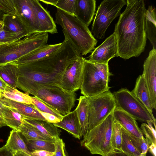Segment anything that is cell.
I'll return each mask as SVG.
<instances>
[{"instance_id":"1","label":"cell","mask_w":156,"mask_h":156,"mask_svg":"<svg viewBox=\"0 0 156 156\" xmlns=\"http://www.w3.org/2000/svg\"><path fill=\"white\" fill-rule=\"evenodd\" d=\"M127 6L115 24L114 32L118 56L127 59L143 52L147 38L144 29L146 10L143 0H127Z\"/></svg>"},{"instance_id":"2","label":"cell","mask_w":156,"mask_h":156,"mask_svg":"<svg viewBox=\"0 0 156 156\" xmlns=\"http://www.w3.org/2000/svg\"><path fill=\"white\" fill-rule=\"evenodd\" d=\"M80 56L69 42L64 40L59 48L46 57L30 63L18 65L19 76L38 84L61 86L65 69Z\"/></svg>"},{"instance_id":"3","label":"cell","mask_w":156,"mask_h":156,"mask_svg":"<svg viewBox=\"0 0 156 156\" xmlns=\"http://www.w3.org/2000/svg\"><path fill=\"white\" fill-rule=\"evenodd\" d=\"M18 88L33 95L63 116L75 106V92H67L58 85L38 84L19 76Z\"/></svg>"},{"instance_id":"4","label":"cell","mask_w":156,"mask_h":156,"mask_svg":"<svg viewBox=\"0 0 156 156\" xmlns=\"http://www.w3.org/2000/svg\"><path fill=\"white\" fill-rule=\"evenodd\" d=\"M55 23L62 28L64 40L80 55H86L94 50L97 41L88 27L75 16L57 9Z\"/></svg>"},{"instance_id":"5","label":"cell","mask_w":156,"mask_h":156,"mask_svg":"<svg viewBox=\"0 0 156 156\" xmlns=\"http://www.w3.org/2000/svg\"><path fill=\"white\" fill-rule=\"evenodd\" d=\"M83 61L81 94L90 97L109 90L108 84L112 74L109 72L108 63L93 62L84 58Z\"/></svg>"},{"instance_id":"6","label":"cell","mask_w":156,"mask_h":156,"mask_svg":"<svg viewBox=\"0 0 156 156\" xmlns=\"http://www.w3.org/2000/svg\"><path fill=\"white\" fill-rule=\"evenodd\" d=\"M48 35L37 32L0 45V66L15 62L34 50L46 44Z\"/></svg>"},{"instance_id":"7","label":"cell","mask_w":156,"mask_h":156,"mask_svg":"<svg viewBox=\"0 0 156 156\" xmlns=\"http://www.w3.org/2000/svg\"><path fill=\"white\" fill-rule=\"evenodd\" d=\"M113 112L88 132L81 141V146L87 148L92 154L106 156L114 151L111 141L114 121Z\"/></svg>"},{"instance_id":"8","label":"cell","mask_w":156,"mask_h":156,"mask_svg":"<svg viewBox=\"0 0 156 156\" xmlns=\"http://www.w3.org/2000/svg\"><path fill=\"white\" fill-rule=\"evenodd\" d=\"M127 3L126 0H105L101 2L96 12L91 27L93 36L101 39L112 21L120 16L122 7Z\"/></svg>"},{"instance_id":"9","label":"cell","mask_w":156,"mask_h":156,"mask_svg":"<svg viewBox=\"0 0 156 156\" xmlns=\"http://www.w3.org/2000/svg\"><path fill=\"white\" fill-rule=\"evenodd\" d=\"M116 107L124 111L136 120L152 123L156 129V119L145 105L127 89L121 88L113 93Z\"/></svg>"},{"instance_id":"10","label":"cell","mask_w":156,"mask_h":156,"mask_svg":"<svg viewBox=\"0 0 156 156\" xmlns=\"http://www.w3.org/2000/svg\"><path fill=\"white\" fill-rule=\"evenodd\" d=\"M88 98V132L112 112L116 105L113 94L109 90L98 95Z\"/></svg>"},{"instance_id":"11","label":"cell","mask_w":156,"mask_h":156,"mask_svg":"<svg viewBox=\"0 0 156 156\" xmlns=\"http://www.w3.org/2000/svg\"><path fill=\"white\" fill-rule=\"evenodd\" d=\"M83 58L78 56L66 67L63 74L61 86L67 92H75L80 89L83 78Z\"/></svg>"},{"instance_id":"12","label":"cell","mask_w":156,"mask_h":156,"mask_svg":"<svg viewBox=\"0 0 156 156\" xmlns=\"http://www.w3.org/2000/svg\"><path fill=\"white\" fill-rule=\"evenodd\" d=\"M16 15L30 34L39 32L34 0H14Z\"/></svg>"},{"instance_id":"13","label":"cell","mask_w":156,"mask_h":156,"mask_svg":"<svg viewBox=\"0 0 156 156\" xmlns=\"http://www.w3.org/2000/svg\"><path fill=\"white\" fill-rule=\"evenodd\" d=\"M142 75L146 85L152 108L156 109V49L153 48L143 64Z\"/></svg>"},{"instance_id":"14","label":"cell","mask_w":156,"mask_h":156,"mask_svg":"<svg viewBox=\"0 0 156 156\" xmlns=\"http://www.w3.org/2000/svg\"><path fill=\"white\" fill-rule=\"evenodd\" d=\"M118 56L117 41L113 32L101 45L95 48L89 56L88 60L93 62L106 63L111 59Z\"/></svg>"},{"instance_id":"15","label":"cell","mask_w":156,"mask_h":156,"mask_svg":"<svg viewBox=\"0 0 156 156\" xmlns=\"http://www.w3.org/2000/svg\"><path fill=\"white\" fill-rule=\"evenodd\" d=\"M113 114L114 120L129 133L138 138L144 137L136 120L131 116L117 107L114 109Z\"/></svg>"},{"instance_id":"16","label":"cell","mask_w":156,"mask_h":156,"mask_svg":"<svg viewBox=\"0 0 156 156\" xmlns=\"http://www.w3.org/2000/svg\"><path fill=\"white\" fill-rule=\"evenodd\" d=\"M39 32L53 34L58 32L56 25L49 12L45 9L39 2L34 0Z\"/></svg>"},{"instance_id":"17","label":"cell","mask_w":156,"mask_h":156,"mask_svg":"<svg viewBox=\"0 0 156 156\" xmlns=\"http://www.w3.org/2000/svg\"><path fill=\"white\" fill-rule=\"evenodd\" d=\"M0 101L3 105L15 109L25 119L47 121L32 105L16 102L2 96L0 97Z\"/></svg>"},{"instance_id":"18","label":"cell","mask_w":156,"mask_h":156,"mask_svg":"<svg viewBox=\"0 0 156 156\" xmlns=\"http://www.w3.org/2000/svg\"><path fill=\"white\" fill-rule=\"evenodd\" d=\"M95 0H77L75 16L88 27L95 13Z\"/></svg>"},{"instance_id":"19","label":"cell","mask_w":156,"mask_h":156,"mask_svg":"<svg viewBox=\"0 0 156 156\" xmlns=\"http://www.w3.org/2000/svg\"><path fill=\"white\" fill-rule=\"evenodd\" d=\"M53 124L58 128L66 130L79 140L83 136L80 123L75 109L63 116L60 121Z\"/></svg>"},{"instance_id":"20","label":"cell","mask_w":156,"mask_h":156,"mask_svg":"<svg viewBox=\"0 0 156 156\" xmlns=\"http://www.w3.org/2000/svg\"><path fill=\"white\" fill-rule=\"evenodd\" d=\"M62 42L55 44H46L34 50L15 62L17 65L30 63L44 58L59 48Z\"/></svg>"},{"instance_id":"21","label":"cell","mask_w":156,"mask_h":156,"mask_svg":"<svg viewBox=\"0 0 156 156\" xmlns=\"http://www.w3.org/2000/svg\"><path fill=\"white\" fill-rule=\"evenodd\" d=\"M156 9L152 5L146 9L144 15V29L146 38L150 41L153 48L156 49Z\"/></svg>"},{"instance_id":"22","label":"cell","mask_w":156,"mask_h":156,"mask_svg":"<svg viewBox=\"0 0 156 156\" xmlns=\"http://www.w3.org/2000/svg\"><path fill=\"white\" fill-rule=\"evenodd\" d=\"M131 91L145 105L151 116L154 117L147 89L142 75H139L136 79L135 87Z\"/></svg>"},{"instance_id":"23","label":"cell","mask_w":156,"mask_h":156,"mask_svg":"<svg viewBox=\"0 0 156 156\" xmlns=\"http://www.w3.org/2000/svg\"><path fill=\"white\" fill-rule=\"evenodd\" d=\"M0 76L7 85L18 88L19 68L18 65L14 62L0 66Z\"/></svg>"},{"instance_id":"24","label":"cell","mask_w":156,"mask_h":156,"mask_svg":"<svg viewBox=\"0 0 156 156\" xmlns=\"http://www.w3.org/2000/svg\"><path fill=\"white\" fill-rule=\"evenodd\" d=\"M78 103L76 111L83 136L88 132L89 125V101L88 98L80 96L78 99Z\"/></svg>"},{"instance_id":"25","label":"cell","mask_w":156,"mask_h":156,"mask_svg":"<svg viewBox=\"0 0 156 156\" xmlns=\"http://www.w3.org/2000/svg\"><path fill=\"white\" fill-rule=\"evenodd\" d=\"M24 120L44 135L55 139L59 137L60 130L53 123L46 121L27 119Z\"/></svg>"},{"instance_id":"26","label":"cell","mask_w":156,"mask_h":156,"mask_svg":"<svg viewBox=\"0 0 156 156\" xmlns=\"http://www.w3.org/2000/svg\"><path fill=\"white\" fill-rule=\"evenodd\" d=\"M5 145L12 154L16 151H21L32 156L31 151L28 148L18 130L12 129L11 131Z\"/></svg>"},{"instance_id":"27","label":"cell","mask_w":156,"mask_h":156,"mask_svg":"<svg viewBox=\"0 0 156 156\" xmlns=\"http://www.w3.org/2000/svg\"><path fill=\"white\" fill-rule=\"evenodd\" d=\"M2 117L5 120L6 126L18 131L22 124L24 118L15 109L4 105Z\"/></svg>"},{"instance_id":"28","label":"cell","mask_w":156,"mask_h":156,"mask_svg":"<svg viewBox=\"0 0 156 156\" xmlns=\"http://www.w3.org/2000/svg\"><path fill=\"white\" fill-rule=\"evenodd\" d=\"M0 96L16 102L28 105H32L31 96L28 94L20 92L16 88L8 85L4 90L0 93Z\"/></svg>"},{"instance_id":"29","label":"cell","mask_w":156,"mask_h":156,"mask_svg":"<svg viewBox=\"0 0 156 156\" xmlns=\"http://www.w3.org/2000/svg\"><path fill=\"white\" fill-rule=\"evenodd\" d=\"M2 21L3 29L5 30L15 33L30 35L16 15H4Z\"/></svg>"},{"instance_id":"30","label":"cell","mask_w":156,"mask_h":156,"mask_svg":"<svg viewBox=\"0 0 156 156\" xmlns=\"http://www.w3.org/2000/svg\"><path fill=\"white\" fill-rule=\"evenodd\" d=\"M18 131L25 137L26 140H40L55 141L54 139L49 137L41 133L32 125L25 121L24 119L22 124Z\"/></svg>"},{"instance_id":"31","label":"cell","mask_w":156,"mask_h":156,"mask_svg":"<svg viewBox=\"0 0 156 156\" xmlns=\"http://www.w3.org/2000/svg\"><path fill=\"white\" fill-rule=\"evenodd\" d=\"M122 140L121 151L129 156H142L132 143L129 133L121 126Z\"/></svg>"},{"instance_id":"32","label":"cell","mask_w":156,"mask_h":156,"mask_svg":"<svg viewBox=\"0 0 156 156\" xmlns=\"http://www.w3.org/2000/svg\"><path fill=\"white\" fill-rule=\"evenodd\" d=\"M26 144L31 151L36 150H42L54 152L55 141L40 140H26Z\"/></svg>"},{"instance_id":"33","label":"cell","mask_w":156,"mask_h":156,"mask_svg":"<svg viewBox=\"0 0 156 156\" xmlns=\"http://www.w3.org/2000/svg\"><path fill=\"white\" fill-rule=\"evenodd\" d=\"M121 126L114 120L111 135V141L114 151H121L122 140Z\"/></svg>"},{"instance_id":"34","label":"cell","mask_w":156,"mask_h":156,"mask_svg":"<svg viewBox=\"0 0 156 156\" xmlns=\"http://www.w3.org/2000/svg\"><path fill=\"white\" fill-rule=\"evenodd\" d=\"M32 105L39 111L51 114L62 120L63 116L34 96H31Z\"/></svg>"},{"instance_id":"35","label":"cell","mask_w":156,"mask_h":156,"mask_svg":"<svg viewBox=\"0 0 156 156\" xmlns=\"http://www.w3.org/2000/svg\"><path fill=\"white\" fill-rule=\"evenodd\" d=\"M140 129L149 145L154 144L156 145V129L150 122L143 123Z\"/></svg>"},{"instance_id":"36","label":"cell","mask_w":156,"mask_h":156,"mask_svg":"<svg viewBox=\"0 0 156 156\" xmlns=\"http://www.w3.org/2000/svg\"><path fill=\"white\" fill-rule=\"evenodd\" d=\"M129 135L132 143L142 156H146L149 145L145 137L138 138L129 133Z\"/></svg>"},{"instance_id":"37","label":"cell","mask_w":156,"mask_h":156,"mask_svg":"<svg viewBox=\"0 0 156 156\" xmlns=\"http://www.w3.org/2000/svg\"><path fill=\"white\" fill-rule=\"evenodd\" d=\"M16 10L14 0H0V20L5 15H16Z\"/></svg>"},{"instance_id":"38","label":"cell","mask_w":156,"mask_h":156,"mask_svg":"<svg viewBox=\"0 0 156 156\" xmlns=\"http://www.w3.org/2000/svg\"><path fill=\"white\" fill-rule=\"evenodd\" d=\"M77 0H58L55 6L75 16Z\"/></svg>"},{"instance_id":"39","label":"cell","mask_w":156,"mask_h":156,"mask_svg":"<svg viewBox=\"0 0 156 156\" xmlns=\"http://www.w3.org/2000/svg\"><path fill=\"white\" fill-rule=\"evenodd\" d=\"M28 35L21 33H15L3 29L0 31V42L9 43L21 39Z\"/></svg>"},{"instance_id":"40","label":"cell","mask_w":156,"mask_h":156,"mask_svg":"<svg viewBox=\"0 0 156 156\" xmlns=\"http://www.w3.org/2000/svg\"><path fill=\"white\" fill-rule=\"evenodd\" d=\"M54 156H67L65 151V145L59 137L55 139V151Z\"/></svg>"},{"instance_id":"41","label":"cell","mask_w":156,"mask_h":156,"mask_svg":"<svg viewBox=\"0 0 156 156\" xmlns=\"http://www.w3.org/2000/svg\"><path fill=\"white\" fill-rule=\"evenodd\" d=\"M45 120L51 123H55L59 122L61 120L55 115L48 113L39 111Z\"/></svg>"},{"instance_id":"42","label":"cell","mask_w":156,"mask_h":156,"mask_svg":"<svg viewBox=\"0 0 156 156\" xmlns=\"http://www.w3.org/2000/svg\"><path fill=\"white\" fill-rule=\"evenodd\" d=\"M31 151L32 156H51L54 154V152L42 150H36Z\"/></svg>"},{"instance_id":"43","label":"cell","mask_w":156,"mask_h":156,"mask_svg":"<svg viewBox=\"0 0 156 156\" xmlns=\"http://www.w3.org/2000/svg\"><path fill=\"white\" fill-rule=\"evenodd\" d=\"M0 156H13V154L4 145L0 147Z\"/></svg>"},{"instance_id":"44","label":"cell","mask_w":156,"mask_h":156,"mask_svg":"<svg viewBox=\"0 0 156 156\" xmlns=\"http://www.w3.org/2000/svg\"><path fill=\"white\" fill-rule=\"evenodd\" d=\"M106 156H129L124 152L119 151H113Z\"/></svg>"},{"instance_id":"45","label":"cell","mask_w":156,"mask_h":156,"mask_svg":"<svg viewBox=\"0 0 156 156\" xmlns=\"http://www.w3.org/2000/svg\"><path fill=\"white\" fill-rule=\"evenodd\" d=\"M7 85V83L2 79L0 76V94L1 92L4 90Z\"/></svg>"},{"instance_id":"46","label":"cell","mask_w":156,"mask_h":156,"mask_svg":"<svg viewBox=\"0 0 156 156\" xmlns=\"http://www.w3.org/2000/svg\"><path fill=\"white\" fill-rule=\"evenodd\" d=\"M58 0H40L43 2L47 4L54 5L55 6Z\"/></svg>"},{"instance_id":"47","label":"cell","mask_w":156,"mask_h":156,"mask_svg":"<svg viewBox=\"0 0 156 156\" xmlns=\"http://www.w3.org/2000/svg\"><path fill=\"white\" fill-rule=\"evenodd\" d=\"M156 145L154 144H151L149 146L148 150L153 156H156Z\"/></svg>"},{"instance_id":"48","label":"cell","mask_w":156,"mask_h":156,"mask_svg":"<svg viewBox=\"0 0 156 156\" xmlns=\"http://www.w3.org/2000/svg\"><path fill=\"white\" fill-rule=\"evenodd\" d=\"M13 156H31L26 152L21 151H19L15 152L13 154Z\"/></svg>"},{"instance_id":"49","label":"cell","mask_w":156,"mask_h":156,"mask_svg":"<svg viewBox=\"0 0 156 156\" xmlns=\"http://www.w3.org/2000/svg\"><path fill=\"white\" fill-rule=\"evenodd\" d=\"M6 126V122L3 118L0 116V128Z\"/></svg>"},{"instance_id":"50","label":"cell","mask_w":156,"mask_h":156,"mask_svg":"<svg viewBox=\"0 0 156 156\" xmlns=\"http://www.w3.org/2000/svg\"><path fill=\"white\" fill-rule=\"evenodd\" d=\"M4 105L0 101V116L2 118V113Z\"/></svg>"},{"instance_id":"51","label":"cell","mask_w":156,"mask_h":156,"mask_svg":"<svg viewBox=\"0 0 156 156\" xmlns=\"http://www.w3.org/2000/svg\"><path fill=\"white\" fill-rule=\"evenodd\" d=\"M3 24L2 21L0 20V31L3 28Z\"/></svg>"},{"instance_id":"52","label":"cell","mask_w":156,"mask_h":156,"mask_svg":"<svg viewBox=\"0 0 156 156\" xmlns=\"http://www.w3.org/2000/svg\"><path fill=\"white\" fill-rule=\"evenodd\" d=\"M5 43H3V42H0V45H1L2 44H4Z\"/></svg>"},{"instance_id":"53","label":"cell","mask_w":156,"mask_h":156,"mask_svg":"<svg viewBox=\"0 0 156 156\" xmlns=\"http://www.w3.org/2000/svg\"><path fill=\"white\" fill-rule=\"evenodd\" d=\"M54 155H52V156H54Z\"/></svg>"},{"instance_id":"54","label":"cell","mask_w":156,"mask_h":156,"mask_svg":"<svg viewBox=\"0 0 156 156\" xmlns=\"http://www.w3.org/2000/svg\"></svg>"}]
</instances>
